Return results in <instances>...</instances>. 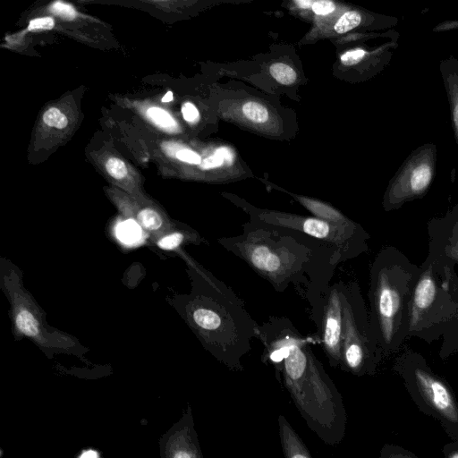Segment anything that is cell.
<instances>
[{
  "mask_svg": "<svg viewBox=\"0 0 458 458\" xmlns=\"http://www.w3.org/2000/svg\"><path fill=\"white\" fill-rule=\"evenodd\" d=\"M217 242L242 259L275 291L284 293L293 286L309 302L311 320L319 311L337 265L344 262L340 253L324 242L250 221L242 225V233L219 238Z\"/></svg>",
  "mask_w": 458,
  "mask_h": 458,
  "instance_id": "obj_1",
  "label": "cell"
},
{
  "mask_svg": "<svg viewBox=\"0 0 458 458\" xmlns=\"http://www.w3.org/2000/svg\"><path fill=\"white\" fill-rule=\"evenodd\" d=\"M193 288L183 302V314L203 346L233 370H242V360L253 339H259V325L242 300L224 282L186 258Z\"/></svg>",
  "mask_w": 458,
  "mask_h": 458,
  "instance_id": "obj_2",
  "label": "cell"
},
{
  "mask_svg": "<svg viewBox=\"0 0 458 458\" xmlns=\"http://www.w3.org/2000/svg\"><path fill=\"white\" fill-rule=\"evenodd\" d=\"M420 267L394 246H385L369 270V321L384 356L397 352L409 331L412 290Z\"/></svg>",
  "mask_w": 458,
  "mask_h": 458,
  "instance_id": "obj_3",
  "label": "cell"
},
{
  "mask_svg": "<svg viewBox=\"0 0 458 458\" xmlns=\"http://www.w3.org/2000/svg\"><path fill=\"white\" fill-rule=\"evenodd\" d=\"M411 305L409 337L439 343L442 360L458 352V275L455 264L428 253L420 266Z\"/></svg>",
  "mask_w": 458,
  "mask_h": 458,
  "instance_id": "obj_4",
  "label": "cell"
},
{
  "mask_svg": "<svg viewBox=\"0 0 458 458\" xmlns=\"http://www.w3.org/2000/svg\"><path fill=\"white\" fill-rule=\"evenodd\" d=\"M278 372L310 428L324 440L338 443L345 430L341 395L313 351L284 362Z\"/></svg>",
  "mask_w": 458,
  "mask_h": 458,
  "instance_id": "obj_5",
  "label": "cell"
},
{
  "mask_svg": "<svg viewBox=\"0 0 458 458\" xmlns=\"http://www.w3.org/2000/svg\"><path fill=\"white\" fill-rule=\"evenodd\" d=\"M393 370L418 409L436 420L452 441L458 440V401L449 384L432 370L422 354L403 351L396 357Z\"/></svg>",
  "mask_w": 458,
  "mask_h": 458,
  "instance_id": "obj_6",
  "label": "cell"
},
{
  "mask_svg": "<svg viewBox=\"0 0 458 458\" xmlns=\"http://www.w3.org/2000/svg\"><path fill=\"white\" fill-rule=\"evenodd\" d=\"M343 342L340 369L354 376H372L385 357L375 338L357 281L344 282Z\"/></svg>",
  "mask_w": 458,
  "mask_h": 458,
  "instance_id": "obj_7",
  "label": "cell"
},
{
  "mask_svg": "<svg viewBox=\"0 0 458 458\" xmlns=\"http://www.w3.org/2000/svg\"><path fill=\"white\" fill-rule=\"evenodd\" d=\"M242 208L252 223L299 232L329 244L340 253L344 262L369 250L370 235L357 222L339 225L313 216L265 210L248 205Z\"/></svg>",
  "mask_w": 458,
  "mask_h": 458,
  "instance_id": "obj_8",
  "label": "cell"
},
{
  "mask_svg": "<svg viewBox=\"0 0 458 458\" xmlns=\"http://www.w3.org/2000/svg\"><path fill=\"white\" fill-rule=\"evenodd\" d=\"M2 284L17 334L47 349L69 350L78 345L72 335L47 324L43 311L24 288L20 270L8 261L2 262Z\"/></svg>",
  "mask_w": 458,
  "mask_h": 458,
  "instance_id": "obj_9",
  "label": "cell"
},
{
  "mask_svg": "<svg viewBox=\"0 0 458 458\" xmlns=\"http://www.w3.org/2000/svg\"><path fill=\"white\" fill-rule=\"evenodd\" d=\"M437 147L426 143L414 149L391 180L383 198V208L389 212L420 199L428 191L436 174Z\"/></svg>",
  "mask_w": 458,
  "mask_h": 458,
  "instance_id": "obj_10",
  "label": "cell"
},
{
  "mask_svg": "<svg viewBox=\"0 0 458 458\" xmlns=\"http://www.w3.org/2000/svg\"><path fill=\"white\" fill-rule=\"evenodd\" d=\"M344 281L331 283L322 297L319 311L313 320L316 335L322 344L330 366L340 368L343 342V291Z\"/></svg>",
  "mask_w": 458,
  "mask_h": 458,
  "instance_id": "obj_11",
  "label": "cell"
},
{
  "mask_svg": "<svg viewBox=\"0 0 458 458\" xmlns=\"http://www.w3.org/2000/svg\"><path fill=\"white\" fill-rule=\"evenodd\" d=\"M428 252L458 264V204L427 225Z\"/></svg>",
  "mask_w": 458,
  "mask_h": 458,
  "instance_id": "obj_12",
  "label": "cell"
},
{
  "mask_svg": "<svg viewBox=\"0 0 458 458\" xmlns=\"http://www.w3.org/2000/svg\"><path fill=\"white\" fill-rule=\"evenodd\" d=\"M122 214L135 222L151 242L174 230L181 223L171 220L165 212L152 205L120 203Z\"/></svg>",
  "mask_w": 458,
  "mask_h": 458,
  "instance_id": "obj_13",
  "label": "cell"
},
{
  "mask_svg": "<svg viewBox=\"0 0 458 458\" xmlns=\"http://www.w3.org/2000/svg\"><path fill=\"white\" fill-rule=\"evenodd\" d=\"M451 112L452 127L458 145V59L450 56L440 64Z\"/></svg>",
  "mask_w": 458,
  "mask_h": 458,
  "instance_id": "obj_14",
  "label": "cell"
},
{
  "mask_svg": "<svg viewBox=\"0 0 458 458\" xmlns=\"http://www.w3.org/2000/svg\"><path fill=\"white\" fill-rule=\"evenodd\" d=\"M204 240L200 234L188 226L180 224L174 230L163 234L152 242L159 249L170 251H180L181 248L186 244H199Z\"/></svg>",
  "mask_w": 458,
  "mask_h": 458,
  "instance_id": "obj_15",
  "label": "cell"
},
{
  "mask_svg": "<svg viewBox=\"0 0 458 458\" xmlns=\"http://www.w3.org/2000/svg\"><path fill=\"white\" fill-rule=\"evenodd\" d=\"M313 216L339 225H348L353 220L344 216L340 210L319 199L292 194Z\"/></svg>",
  "mask_w": 458,
  "mask_h": 458,
  "instance_id": "obj_16",
  "label": "cell"
},
{
  "mask_svg": "<svg viewBox=\"0 0 458 458\" xmlns=\"http://www.w3.org/2000/svg\"><path fill=\"white\" fill-rule=\"evenodd\" d=\"M280 436L285 458H312L284 416L279 417Z\"/></svg>",
  "mask_w": 458,
  "mask_h": 458,
  "instance_id": "obj_17",
  "label": "cell"
},
{
  "mask_svg": "<svg viewBox=\"0 0 458 458\" xmlns=\"http://www.w3.org/2000/svg\"><path fill=\"white\" fill-rule=\"evenodd\" d=\"M148 117L157 126L171 131L177 130V123L168 112L160 107H150L147 111Z\"/></svg>",
  "mask_w": 458,
  "mask_h": 458,
  "instance_id": "obj_18",
  "label": "cell"
},
{
  "mask_svg": "<svg viewBox=\"0 0 458 458\" xmlns=\"http://www.w3.org/2000/svg\"><path fill=\"white\" fill-rule=\"evenodd\" d=\"M269 72L276 81L284 85H291L297 79L296 72L290 65L283 63L272 64Z\"/></svg>",
  "mask_w": 458,
  "mask_h": 458,
  "instance_id": "obj_19",
  "label": "cell"
},
{
  "mask_svg": "<svg viewBox=\"0 0 458 458\" xmlns=\"http://www.w3.org/2000/svg\"><path fill=\"white\" fill-rule=\"evenodd\" d=\"M362 21L361 14L357 11L344 13L335 24V30L337 33H345L357 28Z\"/></svg>",
  "mask_w": 458,
  "mask_h": 458,
  "instance_id": "obj_20",
  "label": "cell"
},
{
  "mask_svg": "<svg viewBox=\"0 0 458 458\" xmlns=\"http://www.w3.org/2000/svg\"><path fill=\"white\" fill-rule=\"evenodd\" d=\"M242 112L248 119L255 123H265L268 119L267 108L258 102H247L242 106Z\"/></svg>",
  "mask_w": 458,
  "mask_h": 458,
  "instance_id": "obj_21",
  "label": "cell"
},
{
  "mask_svg": "<svg viewBox=\"0 0 458 458\" xmlns=\"http://www.w3.org/2000/svg\"><path fill=\"white\" fill-rule=\"evenodd\" d=\"M379 458H420L415 454L395 444H386L381 448Z\"/></svg>",
  "mask_w": 458,
  "mask_h": 458,
  "instance_id": "obj_22",
  "label": "cell"
},
{
  "mask_svg": "<svg viewBox=\"0 0 458 458\" xmlns=\"http://www.w3.org/2000/svg\"><path fill=\"white\" fill-rule=\"evenodd\" d=\"M44 123L51 127L64 129L68 124V119L58 108L51 107L43 114Z\"/></svg>",
  "mask_w": 458,
  "mask_h": 458,
  "instance_id": "obj_23",
  "label": "cell"
},
{
  "mask_svg": "<svg viewBox=\"0 0 458 458\" xmlns=\"http://www.w3.org/2000/svg\"><path fill=\"white\" fill-rule=\"evenodd\" d=\"M106 169L110 176L119 181L124 180L128 175L126 165L118 157H110L106 163Z\"/></svg>",
  "mask_w": 458,
  "mask_h": 458,
  "instance_id": "obj_24",
  "label": "cell"
},
{
  "mask_svg": "<svg viewBox=\"0 0 458 458\" xmlns=\"http://www.w3.org/2000/svg\"><path fill=\"white\" fill-rule=\"evenodd\" d=\"M52 13L62 19L72 21L76 18L77 12L74 7L62 1L53 3L49 8Z\"/></svg>",
  "mask_w": 458,
  "mask_h": 458,
  "instance_id": "obj_25",
  "label": "cell"
},
{
  "mask_svg": "<svg viewBox=\"0 0 458 458\" xmlns=\"http://www.w3.org/2000/svg\"><path fill=\"white\" fill-rule=\"evenodd\" d=\"M367 55V52L362 48L353 49L343 54L340 60L344 65H353L360 63Z\"/></svg>",
  "mask_w": 458,
  "mask_h": 458,
  "instance_id": "obj_26",
  "label": "cell"
},
{
  "mask_svg": "<svg viewBox=\"0 0 458 458\" xmlns=\"http://www.w3.org/2000/svg\"><path fill=\"white\" fill-rule=\"evenodd\" d=\"M55 26V21L52 17L47 16V17H39L33 19L30 21V24L28 26V30L30 31H35V30H48L53 29Z\"/></svg>",
  "mask_w": 458,
  "mask_h": 458,
  "instance_id": "obj_27",
  "label": "cell"
},
{
  "mask_svg": "<svg viewBox=\"0 0 458 458\" xmlns=\"http://www.w3.org/2000/svg\"><path fill=\"white\" fill-rule=\"evenodd\" d=\"M175 157L177 159L186 162L189 164L199 165L201 164L200 156L188 148H181L175 152Z\"/></svg>",
  "mask_w": 458,
  "mask_h": 458,
  "instance_id": "obj_28",
  "label": "cell"
},
{
  "mask_svg": "<svg viewBox=\"0 0 458 458\" xmlns=\"http://www.w3.org/2000/svg\"><path fill=\"white\" fill-rule=\"evenodd\" d=\"M311 8L318 15H327L335 11V5L332 1L320 0L313 2Z\"/></svg>",
  "mask_w": 458,
  "mask_h": 458,
  "instance_id": "obj_29",
  "label": "cell"
},
{
  "mask_svg": "<svg viewBox=\"0 0 458 458\" xmlns=\"http://www.w3.org/2000/svg\"><path fill=\"white\" fill-rule=\"evenodd\" d=\"M182 113L184 120L189 123H195L199 119V111L197 107L190 102H186L182 105Z\"/></svg>",
  "mask_w": 458,
  "mask_h": 458,
  "instance_id": "obj_30",
  "label": "cell"
},
{
  "mask_svg": "<svg viewBox=\"0 0 458 458\" xmlns=\"http://www.w3.org/2000/svg\"><path fill=\"white\" fill-rule=\"evenodd\" d=\"M224 161L225 159L215 151L212 156L205 158L203 162H201L200 166L202 169H212L221 166Z\"/></svg>",
  "mask_w": 458,
  "mask_h": 458,
  "instance_id": "obj_31",
  "label": "cell"
},
{
  "mask_svg": "<svg viewBox=\"0 0 458 458\" xmlns=\"http://www.w3.org/2000/svg\"><path fill=\"white\" fill-rule=\"evenodd\" d=\"M216 152L219 154L228 163V165L232 164L233 153L228 148L220 147L216 150Z\"/></svg>",
  "mask_w": 458,
  "mask_h": 458,
  "instance_id": "obj_32",
  "label": "cell"
},
{
  "mask_svg": "<svg viewBox=\"0 0 458 458\" xmlns=\"http://www.w3.org/2000/svg\"><path fill=\"white\" fill-rule=\"evenodd\" d=\"M295 4L300 8L308 9V8H311L312 7L313 2L309 1V0H296Z\"/></svg>",
  "mask_w": 458,
  "mask_h": 458,
  "instance_id": "obj_33",
  "label": "cell"
},
{
  "mask_svg": "<svg viewBox=\"0 0 458 458\" xmlns=\"http://www.w3.org/2000/svg\"><path fill=\"white\" fill-rule=\"evenodd\" d=\"M80 458H99L98 457V454L97 452L93 451V450H88V451H85L83 452Z\"/></svg>",
  "mask_w": 458,
  "mask_h": 458,
  "instance_id": "obj_34",
  "label": "cell"
},
{
  "mask_svg": "<svg viewBox=\"0 0 458 458\" xmlns=\"http://www.w3.org/2000/svg\"><path fill=\"white\" fill-rule=\"evenodd\" d=\"M174 458H192V455L187 451H179L174 455Z\"/></svg>",
  "mask_w": 458,
  "mask_h": 458,
  "instance_id": "obj_35",
  "label": "cell"
},
{
  "mask_svg": "<svg viewBox=\"0 0 458 458\" xmlns=\"http://www.w3.org/2000/svg\"><path fill=\"white\" fill-rule=\"evenodd\" d=\"M173 100V93L171 91H168L163 98L162 102H170Z\"/></svg>",
  "mask_w": 458,
  "mask_h": 458,
  "instance_id": "obj_36",
  "label": "cell"
}]
</instances>
